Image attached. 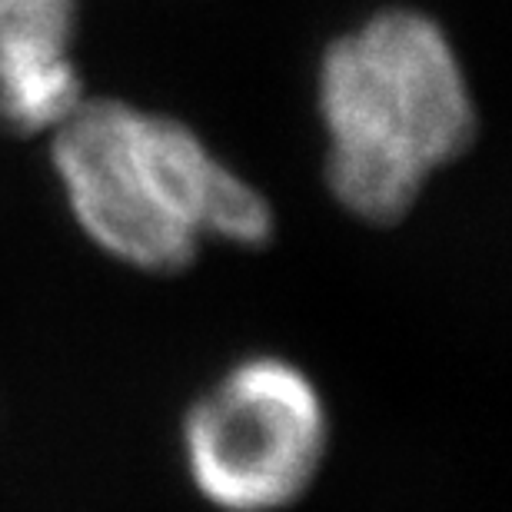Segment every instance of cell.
Masks as SVG:
<instances>
[{"instance_id": "1", "label": "cell", "mask_w": 512, "mask_h": 512, "mask_svg": "<svg viewBox=\"0 0 512 512\" xmlns=\"http://www.w3.org/2000/svg\"><path fill=\"white\" fill-rule=\"evenodd\" d=\"M47 140L80 233L137 273H180L207 243L253 250L276 230L270 200L177 117L84 97Z\"/></svg>"}, {"instance_id": "3", "label": "cell", "mask_w": 512, "mask_h": 512, "mask_svg": "<svg viewBox=\"0 0 512 512\" xmlns=\"http://www.w3.org/2000/svg\"><path fill=\"white\" fill-rule=\"evenodd\" d=\"M180 453L193 489L217 512H283L323 473L330 409L303 366L256 353L193 399Z\"/></svg>"}, {"instance_id": "2", "label": "cell", "mask_w": 512, "mask_h": 512, "mask_svg": "<svg viewBox=\"0 0 512 512\" xmlns=\"http://www.w3.org/2000/svg\"><path fill=\"white\" fill-rule=\"evenodd\" d=\"M316 110L326 130V187L370 227L403 223L429 180L479 133L459 50L416 7L376 10L323 50Z\"/></svg>"}, {"instance_id": "4", "label": "cell", "mask_w": 512, "mask_h": 512, "mask_svg": "<svg viewBox=\"0 0 512 512\" xmlns=\"http://www.w3.org/2000/svg\"><path fill=\"white\" fill-rule=\"evenodd\" d=\"M84 0H0V133L47 137L87 97L77 67Z\"/></svg>"}]
</instances>
